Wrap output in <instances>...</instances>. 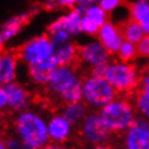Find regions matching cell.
I'll use <instances>...</instances> for the list:
<instances>
[{"instance_id":"cell-1","label":"cell","mask_w":149,"mask_h":149,"mask_svg":"<svg viewBox=\"0 0 149 149\" xmlns=\"http://www.w3.org/2000/svg\"><path fill=\"white\" fill-rule=\"evenodd\" d=\"M14 133L22 143L36 149L49 144L48 120L38 110L27 109L18 113L14 119Z\"/></svg>"},{"instance_id":"cell-2","label":"cell","mask_w":149,"mask_h":149,"mask_svg":"<svg viewBox=\"0 0 149 149\" xmlns=\"http://www.w3.org/2000/svg\"><path fill=\"white\" fill-rule=\"evenodd\" d=\"M104 123L113 134H124L136 120V110L129 99L120 96L99 111Z\"/></svg>"},{"instance_id":"cell-3","label":"cell","mask_w":149,"mask_h":149,"mask_svg":"<svg viewBox=\"0 0 149 149\" xmlns=\"http://www.w3.org/2000/svg\"><path fill=\"white\" fill-rule=\"evenodd\" d=\"M104 77L116 94H130L139 87L141 76L135 65L115 59L107 63Z\"/></svg>"},{"instance_id":"cell-4","label":"cell","mask_w":149,"mask_h":149,"mask_svg":"<svg viewBox=\"0 0 149 149\" xmlns=\"http://www.w3.org/2000/svg\"><path fill=\"white\" fill-rule=\"evenodd\" d=\"M84 102L94 110H101L118 97L116 91L105 80V77L88 74L82 80Z\"/></svg>"},{"instance_id":"cell-5","label":"cell","mask_w":149,"mask_h":149,"mask_svg":"<svg viewBox=\"0 0 149 149\" xmlns=\"http://www.w3.org/2000/svg\"><path fill=\"white\" fill-rule=\"evenodd\" d=\"M54 43L48 34H40L29 38L22 44L18 57L27 67L53 61Z\"/></svg>"},{"instance_id":"cell-6","label":"cell","mask_w":149,"mask_h":149,"mask_svg":"<svg viewBox=\"0 0 149 149\" xmlns=\"http://www.w3.org/2000/svg\"><path fill=\"white\" fill-rule=\"evenodd\" d=\"M84 12L79 6L67 10L58 18L52 20L47 28V34L51 37L53 42H66L72 40L73 37L80 34V25Z\"/></svg>"},{"instance_id":"cell-7","label":"cell","mask_w":149,"mask_h":149,"mask_svg":"<svg viewBox=\"0 0 149 149\" xmlns=\"http://www.w3.org/2000/svg\"><path fill=\"white\" fill-rule=\"evenodd\" d=\"M80 135L92 147V145L107 144L113 133L104 123L99 111H90L80 124Z\"/></svg>"},{"instance_id":"cell-8","label":"cell","mask_w":149,"mask_h":149,"mask_svg":"<svg viewBox=\"0 0 149 149\" xmlns=\"http://www.w3.org/2000/svg\"><path fill=\"white\" fill-rule=\"evenodd\" d=\"M79 81H81V79L77 70L73 66H59L56 67L46 87L51 95L59 97L66 90L72 87Z\"/></svg>"},{"instance_id":"cell-9","label":"cell","mask_w":149,"mask_h":149,"mask_svg":"<svg viewBox=\"0 0 149 149\" xmlns=\"http://www.w3.org/2000/svg\"><path fill=\"white\" fill-rule=\"evenodd\" d=\"M79 59L92 70L107 65L110 62V53L97 39H88L79 47Z\"/></svg>"},{"instance_id":"cell-10","label":"cell","mask_w":149,"mask_h":149,"mask_svg":"<svg viewBox=\"0 0 149 149\" xmlns=\"http://www.w3.org/2000/svg\"><path fill=\"white\" fill-rule=\"evenodd\" d=\"M124 149H149V121L138 116L135 123L124 133Z\"/></svg>"},{"instance_id":"cell-11","label":"cell","mask_w":149,"mask_h":149,"mask_svg":"<svg viewBox=\"0 0 149 149\" xmlns=\"http://www.w3.org/2000/svg\"><path fill=\"white\" fill-rule=\"evenodd\" d=\"M107 13L102 10L99 3L92 1L90 5L84 9V15L81 19L80 31L82 34L94 37L97 36L100 28L105 23H107Z\"/></svg>"},{"instance_id":"cell-12","label":"cell","mask_w":149,"mask_h":149,"mask_svg":"<svg viewBox=\"0 0 149 149\" xmlns=\"http://www.w3.org/2000/svg\"><path fill=\"white\" fill-rule=\"evenodd\" d=\"M73 124L63 116L62 113L51 115L48 119V135L49 141L54 144H63L72 136Z\"/></svg>"},{"instance_id":"cell-13","label":"cell","mask_w":149,"mask_h":149,"mask_svg":"<svg viewBox=\"0 0 149 149\" xmlns=\"http://www.w3.org/2000/svg\"><path fill=\"white\" fill-rule=\"evenodd\" d=\"M96 39L106 48V51L110 54H116L120 47L123 46V43L125 42L124 37H123L121 27H119L118 24L110 20L100 28Z\"/></svg>"},{"instance_id":"cell-14","label":"cell","mask_w":149,"mask_h":149,"mask_svg":"<svg viewBox=\"0 0 149 149\" xmlns=\"http://www.w3.org/2000/svg\"><path fill=\"white\" fill-rule=\"evenodd\" d=\"M5 91L8 95V107L17 113L29 109V105L32 102V96L31 92L27 90L19 82H12L9 85H5Z\"/></svg>"},{"instance_id":"cell-15","label":"cell","mask_w":149,"mask_h":149,"mask_svg":"<svg viewBox=\"0 0 149 149\" xmlns=\"http://www.w3.org/2000/svg\"><path fill=\"white\" fill-rule=\"evenodd\" d=\"M29 18H31V12H23L9 18L3 23L0 28V49L19 34L23 27L28 23Z\"/></svg>"},{"instance_id":"cell-16","label":"cell","mask_w":149,"mask_h":149,"mask_svg":"<svg viewBox=\"0 0 149 149\" xmlns=\"http://www.w3.org/2000/svg\"><path fill=\"white\" fill-rule=\"evenodd\" d=\"M18 67H19V57L13 52H0V85L5 86L12 82H15Z\"/></svg>"},{"instance_id":"cell-17","label":"cell","mask_w":149,"mask_h":149,"mask_svg":"<svg viewBox=\"0 0 149 149\" xmlns=\"http://www.w3.org/2000/svg\"><path fill=\"white\" fill-rule=\"evenodd\" d=\"M53 43V62L56 66H72V63L79 58V47L74 44L73 40Z\"/></svg>"},{"instance_id":"cell-18","label":"cell","mask_w":149,"mask_h":149,"mask_svg":"<svg viewBox=\"0 0 149 149\" xmlns=\"http://www.w3.org/2000/svg\"><path fill=\"white\" fill-rule=\"evenodd\" d=\"M130 19L143 28L145 36H149V0H136L129 5Z\"/></svg>"},{"instance_id":"cell-19","label":"cell","mask_w":149,"mask_h":149,"mask_svg":"<svg viewBox=\"0 0 149 149\" xmlns=\"http://www.w3.org/2000/svg\"><path fill=\"white\" fill-rule=\"evenodd\" d=\"M56 67L57 66H56V63L53 61L31 66L28 67V77L34 85H44V86H47V84L49 82V79L52 77V73L54 72Z\"/></svg>"},{"instance_id":"cell-20","label":"cell","mask_w":149,"mask_h":149,"mask_svg":"<svg viewBox=\"0 0 149 149\" xmlns=\"http://www.w3.org/2000/svg\"><path fill=\"white\" fill-rule=\"evenodd\" d=\"M61 113L67 120L71 121L73 125H76V124H81L90 111H88V106L86 104L84 101H81V102H76V104L65 105Z\"/></svg>"},{"instance_id":"cell-21","label":"cell","mask_w":149,"mask_h":149,"mask_svg":"<svg viewBox=\"0 0 149 149\" xmlns=\"http://www.w3.org/2000/svg\"><path fill=\"white\" fill-rule=\"evenodd\" d=\"M121 32H123V37H124L125 42H130L133 44H138L145 37L143 28L136 22H134L132 19L126 20L121 25Z\"/></svg>"},{"instance_id":"cell-22","label":"cell","mask_w":149,"mask_h":149,"mask_svg":"<svg viewBox=\"0 0 149 149\" xmlns=\"http://www.w3.org/2000/svg\"><path fill=\"white\" fill-rule=\"evenodd\" d=\"M65 105L68 104H76L84 101V92H82V80L79 81L77 84H74L72 87H70L68 90H66L63 94L58 97Z\"/></svg>"},{"instance_id":"cell-23","label":"cell","mask_w":149,"mask_h":149,"mask_svg":"<svg viewBox=\"0 0 149 149\" xmlns=\"http://www.w3.org/2000/svg\"><path fill=\"white\" fill-rule=\"evenodd\" d=\"M116 56H118L119 61L132 63L134 59L136 58V56H138L136 44H133L130 42H124V43H123V46L120 47V49L118 51Z\"/></svg>"},{"instance_id":"cell-24","label":"cell","mask_w":149,"mask_h":149,"mask_svg":"<svg viewBox=\"0 0 149 149\" xmlns=\"http://www.w3.org/2000/svg\"><path fill=\"white\" fill-rule=\"evenodd\" d=\"M134 106H135L136 114L140 118L149 121V97L148 96L138 92L135 99H134Z\"/></svg>"},{"instance_id":"cell-25","label":"cell","mask_w":149,"mask_h":149,"mask_svg":"<svg viewBox=\"0 0 149 149\" xmlns=\"http://www.w3.org/2000/svg\"><path fill=\"white\" fill-rule=\"evenodd\" d=\"M99 5L102 8L104 12L109 14V13H113L120 8L121 1H119V0H100Z\"/></svg>"},{"instance_id":"cell-26","label":"cell","mask_w":149,"mask_h":149,"mask_svg":"<svg viewBox=\"0 0 149 149\" xmlns=\"http://www.w3.org/2000/svg\"><path fill=\"white\" fill-rule=\"evenodd\" d=\"M138 56L144 59H149V36H145L139 43L136 44Z\"/></svg>"},{"instance_id":"cell-27","label":"cell","mask_w":149,"mask_h":149,"mask_svg":"<svg viewBox=\"0 0 149 149\" xmlns=\"http://www.w3.org/2000/svg\"><path fill=\"white\" fill-rule=\"evenodd\" d=\"M139 94H143L149 97V72L141 74L140 82H139Z\"/></svg>"},{"instance_id":"cell-28","label":"cell","mask_w":149,"mask_h":149,"mask_svg":"<svg viewBox=\"0 0 149 149\" xmlns=\"http://www.w3.org/2000/svg\"><path fill=\"white\" fill-rule=\"evenodd\" d=\"M5 143L8 149H22V147H23V143L17 136H9L5 140Z\"/></svg>"},{"instance_id":"cell-29","label":"cell","mask_w":149,"mask_h":149,"mask_svg":"<svg viewBox=\"0 0 149 149\" xmlns=\"http://www.w3.org/2000/svg\"><path fill=\"white\" fill-rule=\"evenodd\" d=\"M8 107V95H6L5 87L0 85V113Z\"/></svg>"},{"instance_id":"cell-30","label":"cell","mask_w":149,"mask_h":149,"mask_svg":"<svg viewBox=\"0 0 149 149\" xmlns=\"http://www.w3.org/2000/svg\"><path fill=\"white\" fill-rule=\"evenodd\" d=\"M58 8H67L68 10L77 6V0H58L57 1Z\"/></svg>"},{"instance_id":"cell-31","label":"cell","mask_w":149,"mask_h":149,"mask_svg":"<svg viewBox=\"0 0 149 149\" xmlns=\"http://www.w3.org/2000/svg\"><path fill=\"white\" fill-rule=\"evenodd\" d=\"M42 149H67V147H65L63 144H54V143H49L47 144L44 148Z\"/></svg>"},{"instance_id":"cell-32","label":"cell","mask_w":149,"mask_h":149,"mask_svg":"<svg viewBox=\"0 0 149 149\" xmlns=\"http://www.w3.org/2000/svg\"><path fill=\"white\" fill-rule=\"evenodd\" d=\"M88 149H114V148L109 144H102V145H92Z\"/></svg>"},{"instance_id":"cell-33","label":"cell","mask_w":149,"mask_h":149,"mask_svg":"<svg viewBox=\"0 0 149 149\" xmlns=\"http://www.w3.org/2000/svg\"><path fill=\"white\" fill-rule=\"evenodd\" d=\"M0 149H8V147H6V143L5 140H0Z\"/></svg>"},{"instance_id":"cell-34","label":"cell","mask_w":149,"mask_h":149,"mask_svg":"<svg viewBox=\"0 0 149 149\" xmlns=\"http://www.w3.org/2000/svg\"><path fill=\"white\" fill-rule=\"evenodd\" d=\"M22 149H36V148H33V147H29V145L23 144V147H22Z\"/></svg>"},{"instance_id":"cell-35","label":"cell","mask_w":149,"mask_h":149,"mask_svg":"<svg viewBox=\"0 0 149 149\" xmlns=\"http://www.w3.org/2000/svg\"><path fill=\"white\" fill-rule=\"evenodd\" d=\"M1 139H3V129L0 128V140H1Z\"/></svg>"},{"instance_id":"cell-36","label":"cell","mask_w":149,"mask_h":149,"mask_svg":"<svg viewBox=\"0 0 149 149\" xmlns=\"http://www.w3.org/2000/svg\"><path fill=\"white\" fill-rule=\"evenodd\" d=\"M0 120H1V113H0Z\"/></svg>"},{"instance_id":"cell-37","label":"cell","mask_w":149,"mask_h":149,"mask_svg":"<svg viewBox=\"0 0 149 149\" xmlns=\"http://www.w3.org/2000/svg\"><path fill=\"white\" fill-rule=\"evenodd\" d=\"M147 72H149V65H148V71H147Z\"/></svg>"}]
</instances>
